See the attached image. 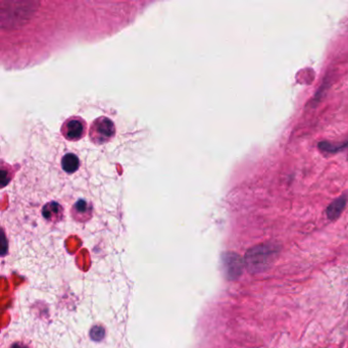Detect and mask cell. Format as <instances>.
I'll use <instances>...</instances> for the list:
<instances>
[{
  "instance_id": "6",
  "label": "cell",
  "mask_w": 348,
  "mask_h": 348,
  "mask_svg": "<svg viewBox=\"0 0 348 348\" xmlns=\"http://www.w3.org/2000/svg\"><path fill=\"white\" fill-rule=\"evenodd\" d=\"M346 203H347V197L344 195V196H341L339 198H337L336 200H334L327 209L326 213H327V216L330 220L334 221L336 219L339 218V216L341 215V213L343 212V210L345 209L346 207Z\"/></svg>"
},
{
  "instance_id": "1",
  "label": "cell",
  "mask_w": 348,
  "mask_h": 348,
  "mask_svg": "<svg viewBox=\"0 0 348 348\" xmlns=\"http://www.w3.org/2000/svg\"><path fill=\"white\" fill-rule=\"evenodd\" d=\"M279 251V247L273 243L256 245L246 252L244 256L245 268L252 274L262 273L272 265Z\"/></svg>"
},
{
  "instance_id": "9",
  "label": "cell",
  "mask_w": 348,
  "mask_h": 348,
  "mask_svg": "<svg viewBox=\"0 0 348 348\" xmlns=\"http://www.w3.org/2000/svg\"><path fill=\"white\" fill-rule=\"evenodd\" d=\"M11 348H27L26 346H24V345H22V344H14V345H12L11 346Z\"/></svg>"
},
{
  "instance_id": "2",
  "label": "cell",
  "mask_w": 348,
  "mask_h": 348,
  "mask_svg": "<svg viewBox=\"0 0 348 348\" xmlns=\"http://www.w3.org/2000/svg\"><path fill=\"white\" fill-rule=\"evenodd\" d=\"M115 133L116 128L114 121L107 116H100L92 122L89 137L94 144L103 145L113 139Z\"/></svg>"
},
{
  "instance_id": "3",
  "label": "cell",
  "mask_w": 348,
  "mask_h": 348,
  "mask_svg": "<svg viewBox=\"0 0 348 348\" xmlns=\"http://www.w3.org/2000/svg\"><path fill=\"white\" fill-rule=\"evenodd\" d=\"M86 124L77 116L69 118L62 127L63 136L69 141H78L85 136Z\"/></svg>"
},
{
  "instance_id": "4",
  "label": "cell",
  "mask_w": 348,
  "mask_h": 348,
  "mask_svg": "<svg viewBox=\"0 0 348 348\" xmlns=\"http://www.w3.org/2000/svg\"><path fill=\"white\" fill-rule=\"evenodd\" d=\"M223 267L227 279L236 280L241 276L245 267V261L244 258H242L237 253L228 252L223 256Z\"/></svg>"
},
{
  "instance_id": "8",
  "label": "cell",
  "mask_w": 348,
  "mask_h": 348,
  "mask_svg": "<svg viewBox=\"0 0 348 348\" xmlns=\"http://www.w3.org/2000/svg\"><path fill=\"white\" fill-rule=\"evenodd\" d=\"M105 335H106L105 329L101 328V327H98V326L92 328V330L90 331V336H91V338H92L93 340H95V341H100V340H103L104 337H105Z\"/></svg>"
},
{
  "instance_id": "7",
  "label": "cell",
  "mask_w": 348,
  "mask_h": 348,
  "mask_svg": "<svg viewBox=\"0 0 348 348\" xmlns=\"http://www.w3.org/2000/svg\"><path fill=\"white\" fill-rule=\"evenodd\" d=\"M319 147L324 152L335 153V152L341 151V150H343V149L348 147V141L342 143V144H333V143H330V142H327V141H323V142L319 143Z\"/></svg>"
},
{
  "instance_id": "5",
  "label": "cell",
  "mask_w": 348,
  "mask_h": 348,
  "mask_svg": "<svg viewBox=\"0 0 348 348\" xmlns=\"http://www.w3.org/2000/svg\"><path fill=\"white\" fill-rule=\"evenodd\" d=\"M80 163H81L80 162V158L74 152L66 153L63 156L62 161H60L62 169L67 174H74V173H76L79 170L80 166H81Z\"/></svg>"
}]
</instances>
